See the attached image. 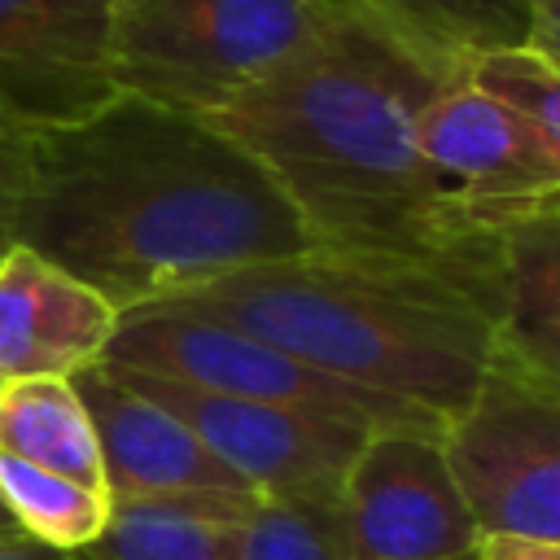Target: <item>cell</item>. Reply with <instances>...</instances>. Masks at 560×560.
Wrapping results in <instances>:
<instances>
[{
  "label": "cell",
  "instance_id": "6da1fadb",
  "mask_svg": "<svg viewBox=\"0 0 560 560\" xmlns=\"http://www.w3.org/2000/svg\"><path fill=\"white\" fill-rule=\"evenodd\" d=\"M18 245L96 289L118 315L315 249L249 149L201 114L131 92L35 131Z\"/></svg>",
  "mask_w": 560,
  "mask_h": 560
},
{
  "label": "cell",
  "instance_id": "7a4b0ae2",
  "mask_svg": "<svg viewBox=\"0 0 560 560\" xmlns=\"http://www.w3.org/2000/svg\"><path fill=\"white\" fill-rule=\"evenodd\" d=\"M442 83L455 79L341 0L319 35L210 122L262 162L315 249L494 258L499 232L472 219L416 144V114Z\"/></svg>",
  "mask_w": 560,
  "mask_h": 560
},
{
  "label": "cell",
  "instance_id": "3957f363",
  "mask_svg": "<svg viewBox=\"0 0 560 560\" xmlns=\"http://www.w3.org/2000/svg\"><path fill=\"white\" fill-rule=\"evenodd\" d=\"M175 306L254 332L311 368L455 420L499 346V254L306 249L201 280Z\"/></svg>",
  "mask_w": 560,
  "mask_h": 560
},
{
  "label": "cell",
  "instance_id": "277c9868",
  "mask_svg": "<svg viewBox=\"0 0 560 560\" xmlns=\"http://www.w3.org/2000/svg\"><path fill=\"white\" fill-rule=\"evenodd\" d=\"M341 0H136L114 13V88L219 114L284 66Z\"/></svg>",
  "mask_w": 560,
  "mask_h": 560
},
{
  "label": "cell",
  "instance_id": "5b68a950",
  "mask_svg": "<svg viewBox=\"0 0 560 560\" xmlns=\"http://www.w3.org/2000/svg\"><path fill=\"white\" fill-rule=\"evenodd\" d=\"M101 363L162 376L175 385H192L206 394L258 398V402L298 407L311 416L354 420L368 429L446 433V420H438V416H429L402 398L337 381V376L311 368L306 359H298V354H289V350H280L254 332H241L223 319H210V315L175 306V302H149V306L122 311L114 332H109Z\"/></svg>",
  "mask_w": 560,
  "mask_h": 560
},
{
  "label": "cell",
  "instance_id": "8992f818",
  "mask_svg": "<svg viewBox=\"0 0 560 560\" xmlns=\"http://www.w3.org/2000/svg\"><path fill=\"white\" fill-rule=\"evenodd\" d=\"M446 455L481 534L560 538V385L494 359L446 424Z\"/></svg>",
  "mask_w": 560,
  "mask_h": 560
},
{
  "label": "cell",
  "instance_id": "52a82bcc",
  "mask_svg": "<svg viewBox=\"0 0 560 560\" xmlns=\"http://www.w3.org/2000/svg\"><path fill=\"white\" fill-rule=\"evenodd\" d=\"M337 499L350 560H459L481 542L446 433L433 429H372Z\"/></svg>",
  "mask_w": 560,
  "mask_h": 560
},
{
  "label": "cell",
  "instance_id": "ba28073f",
  "mask_svg": "<svg viewBox=\"0 0 560 560\" xmlns=\"http://www.w3.org/2000/svg\"><path fill=\"white\" fill-rule=\"evenodd\" d=\"M114 368V363H109ZM127 385L162 402L175 420H184L201 446L232 468L258 499H293V494H341V477L372 433L354 420L311 416L298 407H276L258 398L206 394L192 385H175L162 376L114 368Z\"/></svg>",
  "mask_w": 560,
  "mask_h": 560
},
{
  "label": "cell",
  "instance_id": "9c48e42d",
  "mask_svg": "<svg viewBox=\"0 0 560 560\" xmlns=\"http://www.w3.org/2000/svg\"><path fill=\"white\" fill-rule=\"evenodd\" d=\"M416 144L438 179L486 228L560 197V162L538 131L508 101L468 79L442 83L420 105Z\"/></svg>",
  "mask_w": 560,
  "mask_h": 560
},
{
  "label": "cell",
  "instance_id": "30bf717a",
  "mask_svg": "<svg viewBox=\"0 0 560 560\" xmlns=\"http://www.w3.org/2000/svg\"><path fill=\"white\" fill-rule=\"evenodd\" d=\"M105 0H0V114L44 131L101 109L114 88Z\"/></svg>",
  "mask_w": 560,
  "mask_h": 560
},
{
  "label": "cell",
  "instance_id": "8fae6325",
  "mask_svg": "<svg viewBox=\"0 0 560 560\" xmlns=\"http://www.w3.org/2000/svg\"><path fill=\"white\" fill-rule=\"evenodd\" d=\"M70 381L96 429L105 490L114 503L258 499L232 468H223L201 446V438L184 420L127 385L109 363H88Z\"/></svg>",
  "mask_w": 560,
  "mask_h": 560
},
{
  "label": "cell",
  "instance_id": "7c38bea8",
  "mask_svg": "<svg viewBox=\"0 0 560 560\" xmlns=\"http://www.w3.org/2000/svg\"><path fill=\"white\" fill-rule=\"evenodd\" d=\"M118 311L26 245L0 258V381L74 376L101 363Z\"/></svg>",
  "mask_w": 560,
  "mask_h": 560
},
{
  "label": "cell",
  "instance_id": "4fadbf2b",
  "mask_svg": "<svg viewBox=\"0 0 560 560\" xmlns=\"http://www.w3.org/2000/svg\"><path fill=\"white\" fill-rule=\"evenodd\" d=\"M494 359L560 385V206H534L499 228Z\"/></svg>",
  "mask_w": 560,
  "mask_h": 560
},
{
  "label": "cell",
  "instance_id": "5bb4252c",
  "mask_svg": "<svg viewBox=\"0 0 560 560\" xmlns=\"http://www.w3.org/2000/svg\"><path fill=\"white\" fill-rule=\"evenodd\" d=\"M0 455L105 490L96 429L70 376L0 381Z\"/></svg>",
  "mask_w": 560,
  "mask_h": 560
},
{
  "label": "cell",
  "instance_id": "9a60e30c",
  "mask_svg": "<svg viewBox=\"0 0 560 560\" xmlns=\"http://www.w3.org/2000/svg\"><path fill=\"white\" fill-rule=\"evenodd\" d=\"M258 499L114 503L83 560H241V525Z\"/></svg>",
  "mask_w": 560,
  "mask_h": 560
},
{
  "label": "cell",
  "instance_id": "2e32d148",
  "mask_svg": "<svg viewBox=\"0 0 560 560\" xmlns=\"http://www.w3.org/2000/svg\"><path fill=\"white\" fill-rule=\"evenodd\" d=\"M446 79L486 52L529 44V0H359Z\"/></svg>",
  "mask_w": 560,
  "mask_h": 560
},
{
  "label": "cell",
  "instance_id": "e0dca14e",
  "mask_svg": "<svg viewBox=\"0 0 560 560\" xmlns=\"http://www.w3.org/2000/svg\"><path fill=\"white\" fill-rule=\"evenodd\" d=\"M0 499L22 525L26 538H39L61 551H83L101 538L114 499L74 477L35 468L26 459L0 455Z\"/></svg>",
  "mask_w": 560,
  "mask_h": 560
},
{
  "label": "cell",
  "instance_id": "ac0fdd59",
  "mask_svg": "<svg viewBox=\"0 0 560 560\" xmlns=\"http://www.w3.org/2000/svg\"><path fill=\"white\" fill-rule=\"evenodd\" d=\"M241 560H350L341 499H258L241 525Z\"/></svg>",
  "mask_w": 560,
  "mask_h": 560
},
{
  "label": "cell",
  "instance_id": "d6986e66",
  "mask_svg": "<svg viewBox=\"0 0 560 560\" xmlns=\"http://www.w3.org/2000/svg\"><path fill=\"white\" fill-rule=\"evenodd\" d=\"M464 79L508 101L538 131L547 153L560 162V66H551L534 48H503L477 57Z\"/></svg>",
  "mask_w": 560,
  "mask_h": 560
},
{
  "label": "cell",
  "instance_id": "ffe728a7",
  "mask_svg": "<svg viewBox=\"0 0 560 560\" xmlns=\"http://www.w3.org/2000/svg\"><path fill=\"white\" fill-rule=\"evenodd\" d=\"M31 158H35V131L0 114V254L18 245V223L31 192Z\"/></svg>",
  "mask_w": 560,
  "mask_h": 560
},
{
  "label": "cell",
  "instance_id": "44dd1931",
  "mask_svg": "<svg viewBox=\"0 0 560 560\" xmlns=\"http://www.w3.org/2000/svg\"><path fill=\"white\" fill-rule=\"evenodd\" d=\"M477 560H560V538H525V534H481Z\"/></svg>",
  "mask_w": 560,
  "mask_h": 560
},
{
  "label": "cell",
  "instance_id": "7402d4cb",
  "mask_svg": "<svg viewBox=\"0 0 560 560\" xmlns=\"http://www.w3.org/2000/svg\"><path fill=\"white\" fill-rule=\"evenodd\" d=\"M538 57L560 66V0H529V44Z\"/></svg>",
  "mask_w": 560,
  "mask_h": 560
},
{
  "label": "cell",
  "instance_id": "603a6c76",
  "mask_svg": "<svg viewBox=\"0 0 560 560\" xmlns=\"http://www.w3.org/2000/svg\"><path fill=\"white\" fill-rule=\"evenodd\" d=\"M0 560H83L79 551H61V547H48L39 538H4L0 542Z\"/></svg>",
  "mask_w": 560,
  "mask_h": 560
},
{
  "label": "cell",
  "instance_id": "cb8c5ba5",
  "mask_svg": "<svg viewBox=\"0 0 560 560\" xmlns=\"http://www.w3.org/2000/svg\"><path fill=\"white\" fill-rule=\"evenodd\" d=\"M4 538H22V525L13 521V512H9L4 499H0V542H4Z\"/></svg>",
  "mask_w": 560,
  "mask_h": 560
},
{
  "label": "cell",
  "instance_id": "d4e9b609",
  "mask_svg": "<svg viewBox=\"0 0 560 560\" xmlns=\"http://www.w3.org/2000/svg\"><path fill=\"white\" fill-rule=\"evenodd\" d=\"M105 4H109V9L118 13V9H127V4H136V0H105Z\"/></svg>",
  "mask_w": 560,
  "mask_h": 560
},
{
  "label": "cell",
  "instance_id": "484cf974",
  "mask_svg": "<svg viewBox=\"0 0 560 560\" xmlns=\"http://www.w3.org/2000/svg\"><path fill=\"white\" fill-rule=\"evenodd\" d=\"M542 206H560V197H551V201H542Z\"/></svg>",
  "mask_w": 560,
  "mask_h": 560
},
{
  "label": "cell",
  "instance_id": "4316f807",
  "mask_svg": "<svg viewBox=\"0 0 560 560\" xmlns=\"http://www.w3.org/2000/svg\"><path fill=\"white\" fill-rule=\"evenodd\" d=\"M459 560H477V551H468V556H459Z\"/></svg>",
  "mask_w": 560,
  "mask_h": 560
},
{
  "label": "cell",
  "instance_id": "83f0119b",
  "mask_svg": "<svg viewBox=\"0 0 560 560\" xmlns=\"http://www.w3.org/2000/svg\"><path fill=\"white\" fill-rule=\"evenodd\" d=\"M0 258H4V254H0Z\"/></svg>",
  "mask_w": 560,
  "mask_h": 560
}]
</instances>
